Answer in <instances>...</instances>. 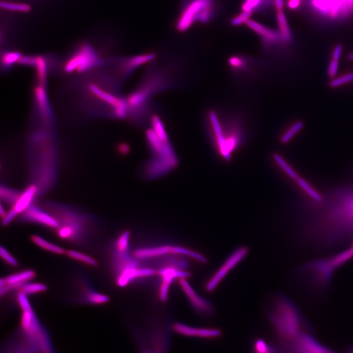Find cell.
<instances>
[{
  "label": "cell",
  "mask_w": 353,
  "mask_h": 353,
  "mask_svg": "<svg viewBox=\"0 0 353 353\" xmlns=\"http://www.w3.org/2000/svg\"><path fill=\"white\" fill-rule=\"evenodd\" d=\"M338 198L321 209H312L306 233L317 244L330 245L353 240V192Z\"/></svg>",
  "instance_id": "6da1fadb"
},
{
  "label": "cell",
  "mask_w": 353,
  "mask_h": 353,
  "mask_svg": "<svg viewBox=\"0 0 353 353\" xmlns=\"http://www.w3.org/2000/svg\"><path fill=\"white\" fill-rule=\"evenodd\" d=\"M224 120L216 111L211 110L209 112L208 127L211 140L220 157L230 162L244 142L245 129L238 118Z\"/></svg>",
  "instance_id": "7a4b0ae2"
},
{
  "label": "cell",
  "mask_w": 353,
  "mask_h": 353,
  "mask_svg": "<svg viewBox=\"0 0 353 353\" xmlns=\"http://www.w3.org/2000/svg\"><path fill=\"white\" fill-rule=\"evenodd\" d=\"M268 315L278 335L291 341L301 333L302 319L299 309L284 295L272 298L268 306Z\"/></svg>",
  "instance_id": "3957f363"
},
{
  "label": "cell",
  "mask_w": 353,
  "mask_h": 353,
  "mask_svg": "<svg viewBox=\"0 0 353 353\" xmlns=\"http://www.w3.org/2000/svg\"><path fill=\"white\" fill-rule=\"evenodd\" d=\"M46 211L59 223L57 235L63 240L81 244L89 232V217L75 209L62 205H46Z\"/></svg>",
  "instance_id": "277c9868"
},
{
  "label": "cell",
  "mask_w": 353,
  "mask_h": 353,
  "mask_svg": "<svg viewBox=\"0 0 353 353\" xmlns=\"http://www.w3.org/2000/svg\"><path fill=\"white\" fill-rule=\"evenodd\" d=\"M217 9V0H184L175 28L185 32L197 23L207 24L214 18Z\"/></svg>",
  "instance_id": "5b68a950"
},
{
  "label": "cell",
  "mask_w": 353,
  "mask_h": 353,
  "mask_svg": "<svg viewBox=\"0 0 353 353\" xmlns=\"http://www.w3.org/2000/svg\"><path fill=\"white\" fill-rule=\"evenodd\" d=\"M249 252V248L246 246H242L236 249L207 281L205 287L206 291L208 293L214 291L222 281L225 280L230 272L244 261L248 255Z\"/></svg>",
  "instance_id": "8992f818"
},
{
  "label": "cell",
  "mask_w": 353,
  "mask_h": 353,
  "mask_svg": "<svg viewBox=\"0 0 353 353\" xmlns=\"http://www.w3.org/2000/svg\"><path fill=\"white\" fill-rule=\"evenodd\" d=\"M100 59L90 45L84 44L67 63L64 69L67 73H82L100 64Z\"/></svg>",
  "instance_id": "52a82bcc"
},
{
  "label": "cell",
  "mask_w": 353,
  "mask_h": 353,
  "mask_svg": "<svg viewBox=\"0 0 353 353\" xmlns=\"http://www.w3.org/2000/svg\"><path fill=\"white\" fill-rule=\"evenodd\" d=\"M179 284L189 300L190 306L197 314L203 317H210L214 314L215 308L213 304L198 295L190 284L187 278L179 279Z\"/></svg>",
  "instance_id": "ba28073f"
},
{
  "label": "cell",
  "mask_w": 353,
  "mask_h": 353,
  "mask_svg": "<svg viewBox=\"0 0 353 353\" xmlns=\"http://www.w3.org/2000/svg\"><path fill=\"white\" fill-rule=\"evenodd\" d=\"M156 275L161 278V284L159 289L158 297L162 302H166L168 299L171 285L175 280L181 278H189L191 274L188 270H182L176 268H166L156 270Z\"/></svg>",
  "instance_id": "9c48e42d"
},
{
  "label": "cell",
  "mask_w": 353,
  "mask_h": 353,
  "mask_svg": "<svg viewBox=\"0 0 353 353\" xmlns=\"http://www.w3.org/2000/svg\"><path fill=\"white\" fill-rule=\"evenodd\" d=\"M290 342L291 350L293 353H334L306 333H300Z\"/></svg>",
  "instance_id": "30bf717a"
},
{
  "label": "cell",
  "mask_w": 353,
  "mask_h": 353,
  "mask_svg": "<svg viewBox=\"0 0 353 353\" xmlns=\"http://www.w3.org/2000/svg\"><path fill=\"white\" fill-rule=\"evenodd\" d=\"M173 329L175 333L185 337L215 339L222 335L221 330L215 328L193 327L179 322L173 323Z\"/></svg>",
  "instance_id": "8fae6325"
},
{
  "label": "cell",
  "mask_w": 353,
  "mask_h": 353,
  "mask_svg": "<svg viewBox=\"0 0 353 353\" xmlns=\"http://www.w3.org/2000/svg\"><path fill=\"white\" fill-rule=\"evenodd\" d=\"M21 215L22 219L25 221L39 224L56 230L59 227L58 222L48 211L43 210L33 204Z\"/></svg>",
  "instance_id": "7c38bea8"
},
{
  "label": "cell",
  "mask_w": 353,
  "mask_h": 353,
  "mask_svg": "<svg viewBox=\"0 0 353 353\" xmlns=\"http://www.w3.org/2000/svg\"><path fill=\"white\" fill-rule=\"evenodd\" d=\"M156 275L153 268L135 267L128 268L118 275L117 284L119 287L128 286L132 281L137 279L149 278Z\"/></svg>",
  "instance_id": "4fadbf2b"
},
{
  "label": "cell",
  "mask_w": 353,
  "mask_h": 353,
  "mask_svg": "<svg viewBox=\"0 0 353 353\" xmlns=\"http://www.w3.org/2000/svg\"><path fill=\"white\" fill-rule=\"evenodd\" d=\"M151 260L154 261V266L157 268L156 270L166 268L188 270V268H189V263L187 258L181 255H174V254H168Z\"/></svg>",
  "instance_id": "5bb4252c"
},
{
  "label": "cell",
  "mask_w": 353,
  "mask_h": 353,
  "mask_svg": "<svg viewBox=\"0 0 353 353\" xmlns=\"http://www.w3.org/2000/svg\"><path fill=\"white\" fill-rule=\"evenodd\" d=\"M245 25L259 35L263 39L264 43L268 45L278 43L281 39H282L280 33L277 32L270 27L264 26L257 21L249 19Z\"/></svg>",
  "instance_id": "9a60e30c"
},
{
  "label": "cell",
  "mask_w": 353,
  "mask_h": 353,
  "mask_svg": "<svg viewBox=\"0 0 353 353\" xmlns=\"http://www.w3.org/2000/svg\"><path fill=\"white\" fill-rule=\"evenodd\" d=\"M170 248L171 245H170L139 248L134 251V257L138 260L154 259L170 254Z\"/></svg>",
  "instance_id": "2e32d148"
},
{
  "label": "cell",
  "mask_w": 353,
  "mask_h": 353,
  "mask_svg": "<svg viewBox=\"0 0 353 353\" xmlns=\"http://www.w3.org/2000/svg\"><path fill=\"white\" fill-rule=\"evenodd\" d=\"M38 193H39V189L36 185L28 186L24 192H21L17 202L12 208L17 212L18 214L22 213L30 205L32 204L33 200Z\"/></svg>",
  "instance_id": "e0dca14e"
},
{
  "label": "cell",
  "mask_w": 353,
  "mask_h": 353,
  "mask_svg": "<svg viewBox=\"0 0 353 353\" xmlns=\"http://www.w3.org/2000/svg\"><path fill=\"white\" fill-rule=\"evenodd\" d=\"M116 251L117 253L114 255L113 263L118 275L128 268L138 267L139 263L136 258L131 257L128 252L121 253Z\"/></svg>",
  "instance_id": "ac0fdd59"
},
{
  "label": "cell",
  "mask_w": 353,
  "mask_h": 353,
  "mask_svg": "<svg viewBox=\"0 0 353 353\" xmlns=\"http://www.w3.org/2000/svg\"><path fill=\"white\" fill-rule=\"evenodd\" d=\"M35 277V273L33 270H24L21 272L10 275L5 278L6 284L10 289H18L25 283L32 280Z\"/></svg>",
  "instance_id": "d6986e66"
},
{
  "label": "cell",
  "mask_w": 353,
  "mask_h": 353,
  "mask_svg": "<svg viewBox=\"0 0 353 353\" xmlns=\"http://www.w3.org/2000/svg\"><path fill=\"white\" fill-rule=\"evenodd\" d=\"M34 94L38 108L43 117L48 119L50 116V110L45 86L38 85L35 88Z\"/></svg>",
  "instance_id": "ffe728a7"
},
{
  "label": "cell",
  "mask_w": 353,
  "mask_h": 353,
  "mask_svg": "<svg viewBox=\"0 0 353 353\" xmlns=\"http://www.w3.org/2000/svg\"><path fill=\"white\" fill-rule=\"evenodd\" d=\"M170 253L174 255H181L186 258H189L194 261L199 262L202 264L208 263L206 257L202 254L196 252L187 247L179 246V245H171Z\"/></svg>",
  "instance_id": "44dd1931"
},
{
  "label": "cell",
  "mask_w": 353,
  "mask_h": 353,
  "mask_svg": "<svg viewBox=\"0 0 353 353\" xmlns=\"http://www.w3.org/2000/svg\"><path fill=\"white\" fill-rule=\"evenodd\" d=\"M88 89H89L90 92L92 93L94 96H96L97 98H98L99 100L103 101V102L111 105L112 107L115 106V105L117 104L118 100H119V98L114 96V95L107 92V91L103 90L102 88L99 87L96 84H90L89 85H88Z\"/></svg>",
  "instance_id": "7402d4cb"
},
{
  "label": "cell",
  "mask_w": 353,
  "mask_h": 353,
  "mask_svg": "<svg viewBox=\"0 0 353 353\" xmlns=\"http://www.w3.org/2000/svg\"><path fill=\"white\" fill-rule=\"evenodd\" d=\"M156 58V55L154 53H147L137 55L128 58L126 62V67L129 71H132L141 65L151 62Z\"/></svg>",
  "instance_id": "603a6c76"
},
{
  "label": "cell",
  "mask_w": 353,
  "mask_h": 353,
  "mask_svg": "<svg viewBox=\"0 0 353 353\" xmlns=\"http://www.w3.org/2000/svg\"><path fill=\"white\" fill-rule=\"evenodd\" d=\"M31 240L33 243L38 247H41L44 250L48 251V252L57 254V255H62L65 253V250L62 247L58 246L51 243L48 242V241L45 240L41 237L37 235H33L31 237Z\"/></svg>",
  "instance_id": "cb8c5ba5"
},
{
  "label": "cell",
  "mask_w": 353,
  "mask_h": 353,
  "mask_svg": "<svg viewBox=\"0 0 353 353\" xmlns=\"http://www.w3.org/2000/svg\"><path fill=\"white\" fill-rule=\"evenodd\" d=\"M277 12H277V18H278L279 29H280L281 37L284 41H289L291 39L292 35L286 16L283 10Z\"/></svg>",
  "instance_id": "d4e9b609"
},
{
  "label": "cell",
  "mask_w": 353,
  "mask_h": 353,
  "mask_svg": "<svg viewBox=\"0 0 353 353\" xmlns=\"http://www.w3.org/2000/svg\"><path fill=\"white\" fill-rule=\"evenodd\" d=\"M20 194L21 192L9 187L1 186L0 188V196L1 200L7 204L11 205L12 206H14L17 202Z\"/></svg>",
  "instance_id": "484cf974"
},
{
  "label": "cell",
  "mask_w": 353,
  "mask_h": 353,
  "mask_svg": "<svg viewBox=\"0 0 353 353\" xmlns=\"http://www.w3.org/2000/svg\"><path fill=\"white\" fill-rule=\"evenodd\" d=\"M152 129L162 141L164 142H169V137L168 133L166 132V128L164 125L163 122L157 115H153L151 118Z\"/></svg>",
  "instance_id": "4316f807"
},
{
  "label": "cell",
  "mask_w": 353,
  "mask_h": 353,
  "mask_svg": "<svg viewBox=\"0 0 353 353\" xmlns=\"http://www.w3.org/2000/svg\"><path fill=\"white\" fill-rule=\"evenodd\" d=\"M34 67L37 69L38 82L40 85L45 86L47 77V66L45 59L42 56H37Z\"/></svg>",
  "instance_id": "83f0119b"
},
{
  "label": "cell",
  "mask_w": 353,
  "mask_h": 353,
  "mask_svg": "<svg viewBox=\"0 0 353 353\" xmlns=\"http://www.w3.org/2000/svg\"><path fill=\"white\" fill-rule=\"evenodd\" d=\"M273 158H274L276 163L284 171V172L286 173L291 179L297 181V179L300 177L299 175L297 174V173L295 172L294 169L292 168L290 165L287 163L286 160H285L280 154H274V156H273Z\"/></svg>",
  "instance_id": "f1b7e54d"
},
{
  "label": "cell",
  "mask_w": 353,
  "mask_h": 353,
  "mask_svg": "<svg viewBox=\"0 0 353 353\" xmlns=\"http://www.w3.org/2000/svg\"><path fill=\"white\" fill-rule=\"evenodd\" d=\"M304 126L303 122H296L281 136V142L283 143V144H287V143L290 142L292 139L297 136L300 131L303 129Z\"/></svg>",
  "instance_id": "f546056e"
},
{
  "label": "cell",
  "mask_w": 353,
  "mask_h": 353,
  "mask_svg": "<svg viewBox=\"0 0 353 353\" xmlns=\"http://www.w3.org/2000/svg\"><path fill=\"white\" fill-rule=\"evenodd\" d=\"M67 257L71 259L75 260V261L81 262V263L86 264V265L91 266H98V262L96 261L90 256L86 255V254L78 252L77 251L69 250L65 252Z\"/></svg>",
  "instance_id": "4dcf8cb0"
},
{
  "label": "cell",
  "mask_w": 353,
  "mask_h": 353,
  "mask_svg": "<svg viewBox=\"0 0 353 353\" xmlns=\"http://www.w3.org/2000/svg\"><path fill=\"white\" fill-rule=\"evenodd\" d=\"M297 183L299 187L301 188L312 199L316 201L317 202H322L323 200L322 196H321L316 189H314L305 179H302V177H300L299 178L297 179Z\"/></svg>",
  "instance_id": "1f68e13d"
},
{
  "label": "cell",
  "mask_w": 353,
  "mask_h": 353,
  "mask_svg": "<svg viewBox=\"0 0 353 353\" xmlns=\"http://www.w3.org/2000/svg\"><path fill=\"white\" fill-rule=\"evenodd\" d=\"M46 289H47V287L42 283L27 282L21 286L18 290L19 292L24 293L26 295H31L43 293V292L46 291Z\"/></svg>",
  "instance_id": "d6a6232c"
},
{
  "label": "cell",
  "mask_w": 353,
  "mask_h": 353,
  "mask_svg": "<svg viewBox=\"0 0 353 353\" xmlns=\"http://www.w3.org/2000/svg\"><path fill=\"white\" fill-rule=\"evenodd\" d=\"M84 299L88 303L96 304V305L107 303L109 301V298L107 296L89 290V289L84 293Z\"/></svg>",
  "instance_id": "836d02e7"
},
{
  "label": "cell",
  "mask_w": 353,
  "mask_h": 353,
  "mask_svg": "<svg viewBox=\"0 0 353 353\" xmlns=\"http://www.w3.org/2000/svg\"><path fill=\"white\" fill-rule=\"evenodd\" d=\"M1 9L12 10V11L29 12L30 11V6L25 3H12V2L1 1L0 3Z\"/></svg>",
  "instance_id": "e575fe53"
},
{
  "label": "cell",
  "mask_w": 353,
  "mask_h": 353,
  "mask_svg": "<svg viewBox=\"0 0 353 353\" xmlns=\"http://www.w3.org/2000/svg\"><path fill=\"white\" fill-rule=\"evenodd\" d=\"M22 54L18 52H5L2 54L1 62L5 68H9L14 63L18 62Z\"/></svg>",
  "instance_id": "d590c367"
},
{
  "label": "cell",
  "mask_w": 353,
  "mask_h": 353,
  "mask_svg": "<svg viewBox=\"0 0 353 353\" xmlns=\"http://www.w3.org/2000/svg\"><path fill=\"white\" fill-rule=\"evenodd\" d=\"M130 234L128 231H124L121 234L116 242V251L118 252L127 253L130 246Z\"/></svg>",
  "instance_id": "8d00e7d4"
},
{
  "label": "cell",
  "mask_w": 353,
  "mask_h": 353,
  "mask_svg": "<svg viewBox=\"0 0 353 353\" xmlns=\"http://www.w3.org/2000/svg\"><path fill=\"white\" fill-rule=\"evenodd\" d=\"M128 105L126 100L119 98L117 104L113 107L114 115L118 118H124L126 117L128 111Z\"/></svg>",
  "instance_id": "74e56055"
},
{
  "label": "cell",
  "mask_w": 353,
  "mask_h": 353,
  "mask_svg": "<svg viewBox=\"0 0 353 353\" xmlns=\"http://www.w3.org/2000/svg\"><path fill=\"white\" fill-rule=\"evenodd\" d=\"M265 0H244L242 4L243 11L253 13L264 5Z\"/></svg>",
  "instance_id": "f35d334b"
},
{
  "label": "cell",
  "mask_w": 353,
  "mask_h": 353,
  "mask_svg": "<svg viewBox=\"0 0 353 353\" xmlns=\"http://www.w3.org/2000/svg\"><path fill=\"white\" fill-rule=\"evenodd\" d=\"M254 352L255 353H277L272 346L262 339L256 340L254 344Z\"/></svg>",
  "instance_id": "ab89813d"
},
{
  "label": "cell",
  "mask_w": 353,
  "mask_h": 353,
  "mask_svg": "<svg viewBox=\"0 0 353 353\" xmlns=\"http://www.w3.org/2000/svg\"><path fill=\"white\" fill-rule=\"evenodd\" d=\"M353 82V72L346 74L341 77L335 78L330 82V86L332 88L339 87L347 83Z\"/></svg>",
  "instance_id": "60d3db41"
},
{
  "label": "cell",
  "mask_w": 353,
  "mask_h": 353,
  "mask_svg": "<svg viewBox=\"0 0 353 353\" xmlns=\"http://www.w3.org/2000/svg\"><path fill=\"white\" fill-rule=\"evenodd\" d=\"M252 13L249 12L243 11L240 12V13L237 14L231 20V24L234 26H239L240 25L245 24L247 21L251 19V16H252Z\"/></svg>",
  "instance_id": "b9f144b4"
},
{
  "label": "cell",
  "mask_w": 353,
  "mask_h": 353,
  "mask_svg": "<svg viewBox=\"0 0 353 353\" xmlns=\"http://www.w3.org/2000/svg\"><path fill=\"white\" fill-rule=\"evenodd\" d=\"M0 255H1V259L9 265L16 267L18 264L17 261L13 257V256L10 255L9 251L7 250L3 246H1L0 248Z\"/></svg>",
  "instance_id": "7bdbcfd3"
},
{
  "label": "cell",
  "mask_w": 353,
  "mask_h": 353,
  "mask_svg": "<svg viewBox=\"0 0 353 353\" xmlns=\"http://www.w3.org/2000/svg\"><path fill=\"white\" fill-rule=\"evenodd\" d=\"M17 300L19 306H20L23 312L32 310L30 303H29V300L27 299V295H25V294L19 292L17 295Z\"/></svg>",
  "instance_id": "ee69618b"
},
{
  "label": "cell",
  "mask_w": 353,
  "mask_h": 353,
  "mask_svg": "<svg viewBox=\"0 0 353 353\" xmlns=\"http://www.w3.org/2000/svg\"><path fill=\"white\" fill-rule=\"evenodd\" d=\"M18 213L13 208H12L10 211H8L7 214L3 218H2V225L3 226L9 225L10 223L17 216Z\"/></svg>",
  "instance_id": "f6af8a7d"
},
{
  "label": "cell",
  "mask_w": 353,
  "mask_h": 353,
  "mask_svg": "<svg viewBox=\"0 0 353 353\" xmlns=\"http://www.w3.org/2000/svg\"><path fill=\"white\" fill-rule=\"evenodd\" d=\"M338 68H339V60L333 59V60L330 63L329 69H328L329 77L335 78L337 75Z\"/></svg>",
  "instance_id": "bcb514c9"
},
{
  "label": "cell",
  "mask_w": 353,
  "mask_h": 353,
  "mask_svg": "<svg viewBox=\"0 0 353 353\" xmlns=\"http://www.w3.org/2000/svg\"><path fill=\"white\" fill-rule=\"evenodd\" d=\"M37 56H22L18 60L19 64L24 65H29V66H35L36 62Z\"/></svg>",
  "instance_id": "7dc6e473"
},
{
  "label": "cell",
  "mask_w": 353,
  "mask_h": 353,
  "mask_svg": "<svg viewBox=\"0 0 353 353\" xmlns=\"http://www.w3.org/2000/svg\"><path fill=\"white\" fill-rule=\"evenodd\" d=\"M342 52H343V48H342V45H338L336 46L335 49L333 50V59L339 60L340 58H341Z\"/></svg>",
  "instance_id": "c3c4849f"
},
{
  "label": "cell",
  "mask_w": 353,
  "mask_h": 353,
  "mask_svg": "<svg viewBox=\"0 0 353 353\" xmlns=\"http://www.w3.org/2000/svg\"><path fill=\"white\" fill-rule=\"evenodd\" d=\"M301 0H289L288 5L291 9H296L300 5Z\"/></svg>",
  "instance_id": "681fc988"
},
{
  "label": "cell",
  "mask_w": 353,
  "mask_h": 353,
  "mask_svg": "<svg viewBox=\"0 0 353 353\" xmlns=\"http://www.w3.org/2000/svg\"><path fill=\"white\" fill-rule=\"evenodd\" d=\"M274 3L277 11L283 10V7H284V1H283V0H274Z\"/></svg>",
  "instance_id": "f907efd6"
},
{
  "label": "cell",
  "mask_w": 353,
  "mask_h": 353,
  "mask_svg": "<svg viewBox=\"0 0 353 353\" xmlns=\"http://www.w3.org/2000/svg\"><path fill=\"white\" fill-rule=\"evenodd\" d=\"M129 151H130V148L126 144L120 145L119 147V151L122 154H126L128 153Z\"/></svg>",
  "instance_id": "816d5d0a"
},
{
  "label": "cell",
  "mask_w": 353,
  "mask_h": 353,
  "mask_svg": "<svg viewBox=\"0 0 353 353\" xmlns=\"http://www.w3.org/2000/svg\"><path fill=\"white\" fill-rule=\"evenodd\" d=\"M7 212H6L5 209H4L3 204H1L0 206V214H1V217L3 218L7 214Z\"/></svg>",
  "instance_id": "f5cc1de1"
},
{
  "label": "cell",
  "mask_w": 353,
  "mask_h": 353,
  "mask_svg": "<svg viewBox=\"0 0 353 353\" xmlns=\"http://www.w3.org/2000/svg\"><path fill=\"white\" fill-rule=\"evenodd\" d=\"M350 59L351 60H353V53L350 55Z\"/></svg>",
  "instance_id": "db71d44e"
},
{
  "label": "cell",
  "mask_w": 353,
  "mask_h": 353,
  "mask_svg": "<svg viewBox=\"0 0 353 353\" xmlns=\"http://www.w3.org/2000/svg\"><path fill=\"white\" fill-rule=\"evenodd\" d=\"M156 353V352H149V353Z\"/></svg>",
  "instance_id": "11a10c76"
},
{
  "label": "cell",
  "mask_w": 353,
  "mask_h": 353,
  "mask_svg": "<svg viewBox=\"0 0 353 353\" xmlns=\"http://www.w3.org/2000/svg\"><path fill=\"white\" fill-rule=\"evenodd\" d=\"M352 353H353V352H352Z\"/></svg>",
  "instance_id": "9f6ffc18"
}]
</instances>
